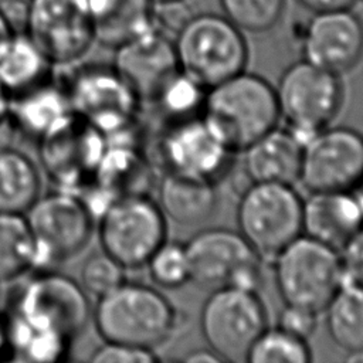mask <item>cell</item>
Returning <instances> with one entry per match:
<instances>
[{"instance_id":"8fae6325","label":"cell","mask_w":363,"mask_h":363,"mask_svg":"<svg viewBox=\"0 0 363 363\" xmlns=\"http://www.w3.org/2000/svg\"><path fill=\"white\" fill-rule=\"evenodd\" d=\"M61 81L72 113L105 136H115L135 121L140 99L113 64H75Z\"/></svg>"},{"instance_id":"f546056e","label":"cell","mask_w":363,"mask_h":363,"mask_svg":"<svg viewBox=\"0 0 363 363\" xmlns=\"http://www.w3.org/2000/svg\"><path fill=\"white\" fill-rule=\"evenodd\" d=\"M221 14L242 33L259 34L272 30L285 13L286 0H218Z\"/></svg>"},{"instance_id":"e0dca14e","label":"cell","mask_w":363,"mask_h":363,"mask_svg":"<svg viewBox=\"0 0 363 363\" xmlns=\"http://www.w3.org/2000/svg\"><path fill=\"white\" fill-rule=\"evenodd\" d=\"M301 47L303 60L343 75L363 57V20L352 7L312 13Z\"/></svg>"},{"instance_id":"d4e9b609","label":"cell","mask_w":363,"mask_h":363,"mask_svg":"<svg viewBox=\"0 0 363 363\" xmlns=\"http://www.w3.org/2000/svg\"><path fill=\"white\" fill-rule=\"evenodd\" d=\"M50 77L52 67L24 31H14L0 45V82L9 95L35 86Z\"/></svg>"},{"instance_id":"4316f807","label":"cell","mask_w":363,"mask_h":363,"mask_svg":"<svg viewBox=\"0 0 363 363\" xmlns=\"http://www.w3.org/2000/svg\"><path fill=\"white\" fill-rule=\"evenodd\" d=\"M325 312L330 339L346 353L363 350V286L343 282Z\"/></svg>"},{"instance_id":"5bb4252c","label":"cell","mask_w":363,"mask_h":363,"mask_svg":"<svg viewBox=\"0 0 363 363\" xmlns=\"http://www.w3.org/2000/svg\"><path fill=\"white\" fill-rule=\"evenodd\" d=\"M37 143L43 172L57 189L74 193L94 180L106 150L105 135L74 113Z\"/></svg>"},{"instance_id":"30bf717a","label":"cell","mask_w":363,"mask_h":363,"mask_svg":"<svg viewBox=\"0 0 363 363\" xmlns=\"http://www.w3.org/2000/svg\"><path fill=\"white\" fill-rule=\"evenodd\" d=\"M267 326L268 311L255 289L216 288L201 306V335L221 362H245L251 346Z\"/></svg>"},{"instance_id":"bcb514c9","label":"cell","mask_w":363,"mask_h":363,"mask_svg":"<svg viewBox=\"0 0 363 363\" xmlns=\"http://www.w3.org/2000/svg\"><path fill=\"white\" fill-rule=\"evenodd\" d=\"M362 1H363V0H362Z\"/></svg>"},{"instance_id":"7402d4cb","label":"cell","mask_w":363,"mask_h":363,"mask_svg":"<svg viewBox=\"0 0 363 363\" xmlns=\"http://www.w3.org/2000/svg\"><path fill=\"white\" fill-rule=\"evenodd\" d=\"M156 201L166 218L179 225H196L211 217L218 194L214 182L166 172Z\"/></svg>"},{"instance_id":"2e32d148","label":"cell","mask_w":363,"mask_h":363,"mask_svg":"<svg viewBox=\"0 0 363 363\" xmlns=\"http://www.w3.org/2000/svg\"><path fill=\"white\" fill-rule=\"evenodd\" d=\"M233 153L201 115L170 122L159 143V155L167 173L214 183L228 169Z\"/></svg>"},{"instance_id":"ac0fdd59","label":"cell","mask_w":363,"mask_h":363,"mask_svg":"<svg viewBox=\"0 0 363 363\" xmlns=\"http://www.w3.org/2000/svg\"><path fill=\"white\" fill-rule=\"evenodd\" d=\"M112 64L140 102H153L180 71L174 41L156 26L115 48Z\"/></svg>"},{"instance_id":"7bdbcfd3","label":"cell","mask_w":363,"mask_h":363,"mask_svg":"<svg viewBox=\"0 0 363 363\" xmlns=\"http://www.w3.org/2000/svg\"><path fill=\"white\" fill-rule=\"evenodd\" d=\"M353 194H354V197L357 200V204H359L362 216H363V182L353 190Z\"/></svg>"},{"instance_id":"ba28073f","label":"cell","mask_w":363,"mask_h":363,"mask_svg":"<svg viewBox=\"0 0 363 363\" xmlns=\"http://www.w3.org/2000/svg\"><path fill=\"white\" fill-rule=\"evenodd\" d=\"M37 250V269L72 259L91 241L95 216L79 194L62 189L40 194L24 213Z\"/></svg>"},{"instance_id":"52a82bcc","label":"cell","mask_w":363,"mask_h":363,"mask_svg":"<svg viewBox=\"0 0 363 363\" xmlns=\"http://www.w3.org/2000/svg\"><path fill=\"white\" fill-rule=\"evenodd\" d=\"M101 250L126 271L143 268L167 240V218L157 201L145 193L116 197L98 216Z\"/></svg>"},{"instance_id":"277c9868","label":"cell","mask_w":363,"mask_h":363,"mask_svg":"<svg viewBox=\"0 0 363 363\" xmlns=\"http://www.w3.org/2000/svg\"><path fill=\"white\" fill-rule=\"evenodd\" d=\"M6 313L74 342L88 326L92 306L78 281L48 268L34 271L17 288Z\"/></svg>"},{"instance_id":"603a6c76","label":"cell","mask_w":363,"mask_h":363,"mask_svg":"<svg viewBox=\"0 0 363 363\" xmlns=\"http://www.w3.org/2000/svg\"><path fill=\"white\" fill-rule=\"evenodd\" d=\"M95 43L118 48L155 27L152 0H86Z\"/></svg>"},{"instance_id":"7c38bea8","label":"cell","mask_w":363,"mask_h":363,"mask_svg":"<svg viewBox=\"0 0 363 363\" xmlns=\"http://www.w3.org/2000/svg\"><path fill=\"white\" fill-rule=\"evenodd\" d=\"M186 251L190 282L201 288L240 286L258 291L264 261L237 230L211 227L196 233Z\"/></svg>"},{"instance_id":"ffe728a7","label":"cell","mask_w":363,"mask_h":363,"mask_svg":"<svg viewBox=\"0 0 363 363\" xmlns=\"http://www.w3.org/2000/svg\"><path fill=\"white\" fill-rule=\"evenodd\" d=\"M363 216L353 191H313L302 203V234L339 250L360 227Z\"/></svg>"},{"instance_id":"f6af8a7d","label":"cell","mask_w":363,"mask_h":363,"mask_svg":"<svg viewBox=\"0 0 363 363\" xmlns=\"http://www.w3.org/2000/svg\"><path fill=\"white\" fill-rule=\"evenodd\" d=\"M153 3H173V1H186V0H152Z\"/></svg>"},{"instance_id":"d6986e66","label":"cell","mask_w":363,"mask_h":363,"mask_svg":"<svg viewBox=\"0 0 363 363\" xmlns=\"http://www.w3.org/2000/svg\"><path fill=\"white\" fill-rule=\"evenodd\" d=\"M71 115L62 81L50 77L35 86L10 95L7 122L21 138L38 142Z\"/></svg>"},{"instance_id":"4dcf8cb0","label":"cell","mask_w":363,"mask_h":363,"mask_svg":"<svg viewBox=\"0 0 363 363\" xmlns=\"http://www.w3.org/2000/svg\"><path fill=\"white\" fill-rule=\"evenodd\" d=\"M207 88L179 71L159 92L156 102L170 122L182 121L201 113Z\"/></svg>"},{"instance_id":"f1b7e54d","label":"cell","mask_w":363,"mask_h":363,"mask_svg":"<svg viewBox=\"0 0 363 363\" xmlns=\"http://www.w3.org/2000/svg\"><path fill=\"white\" fill-rule=\"evenodd\" d=\"M247 363H309L312 350L306 339L298 337L279 326L269 328L251 346Z\"/></svg>"},{"instance_id":"8d00e7d4","label":"cell","mask_w":363,"mask_h":363,"mask_svg":"<svg viewBox=\"0 0 363 363\" xmlns=\"http://www.w3.org/2000/svg\"><path fill=\"white\" fill-rule=\"evenodd\" d=\"M303 9L309 10L311 13L328 11V10H337V9H349L357 0H296Z\"/></svg>"},{"instance_id":"6da1fadb","label":"cell","mask_w":363,"mask_h":363,"mask_svg":"<svg viewBox=\"0 0 363 363\" xmlns=\"http://www.w3.org/2000/svg\"><path fill=\"white\" fill-rule=\"evenodd\" d=\"M91 320L102 340L150 350L167 343L180 326L179 311L157 286L126 279L96 298Z\"/></svg>"},{"instance_id":"9a60e30c","label":"cell","mask_w":363,"mask_h":363,"mask_svg":"<svg viewBox=\"0 0 363 363\" xmlns=\"http://www.w3.org/2000/svg\"><path fill=\"white\" fill-rule=\"evenodd\" d=\"M308 193L353 191L363 182V135L347 126H328L302 149L299 180Z\"/></svg>"},{"instance_id":"60d3db41","label":"cell","mask_w":363,"mask_h":363,"mask_svg":"<svg viewBox=\"0 0 363 363\" xmlns=\"http://www.w3.org/2000/svg\"><path fill=\"white\" fill-rule=\"evenodd\" d=\"M9 102H10V95L0 82V128L7 122Z\"/></svg>"},{"instance_id":"d590c367","label":"cell","mask_w":363,"mask_h":363,"mask_svg":"<svg viewBox=\"0 0 363 363\" xmlns=\"http://www.w3.org/2000/svg\"><path fill=\"white\" fill-rule=\"evenodd\" d=\"M337 251L343 282L363 286V225Z\"/></svg>"},{"instance_id":"1f68e13d","label":"cell","mask_w":363,"mask_h":363,"mask_svg":"<svg viewBox=\"0 0 363 363\" xmlns=\"http://www.w3.org/2000/svg\"><path fill=\"white\" fill-rule=\"evenodd\" d=\"M157 288L177 289L190 282V268L186 244L166 240L145 265Z\"/></svg>"},{"instance_id":"e575fe53","label":"cell","mask_w":363,"mask_h":363,"mask_svg":"<svg viewBox=\"0 0 363 363\" xmlns=\"http://www.w3.org/2000/svg\"><path fill=\"white\" fill-rule=\"evenodd\" d=\"M318 319L319 312L298 305L285 303V306L279 312L277 326L298 337L308 340L318 328Z\"/></svg>"},{"instance_id":"b9f144b4","label":"cell","mask_w":363,"mask_h":363,"mask_svg":"<svg viewBox=\"0 0 363 363\" xmlns=\"http://www.w3.org/2000/svg\"><path fill=\"white\" fill-rule=\"evenodd\" d=\"M346 360L350 362V363H363V350L347 353Z\"/></svg>"},{"instance_id":"9c48e42d","label":"cell","mask_w":363,"mask_h":363,"mask_svg":"<svg viewBox=\"0 0 363 363\" xmlns=\"http://www.w3.org/2000/svg\"><path fill=\"white\" fill-rule=\"evenodd\" d=\"M274 277L285 303L323 312L343 284L339 251L301 234L274 259Z\"/></svg>"},{"instance_id":"ab89813d","label":"cell","mask_w":363,"mask_h":363,"mask_svg":"<svg viewBox=\"0 0 363 363\" xmlns=\"http://www.w3.org/2000/svg\"><path fill=\"white\" fill-rule=\"evenodd\" d=\"M16 31L13 26V20L10 18L9 13L0 7V45Z\"/></svg>"},{"instance_id":"f35d334b","label":"cell","mask_w":363,"mask_h":363,"mask_svg":"<svg viewBox=\"0 0 363 363\" xmlns=\"http://www.w3.org/2000/svg\"><path fill=\"white\" fill-rule=\"evenodd\" d=\"M7 359H11V350H10L7 325L3 313H0V362Z\"/></svg>"},{"instance_id":"836d02e7","label":"cell","mask_w":363,"mask_h":363,"mask_svg":"<svg viewBox=\"0 0 363 363\" xmlns=\"http://www.w3.org/2000/svg\"><path fill=\"white\" fill-rule=\"evenodd\" d=\"M88 360L92 363H155L159 362V356L150 349L102 340L91 352Z\"/></svg>"},{"instance_id":"ee69618b","label":"cell","mask_w":363,"mask_h":363,"mask_svg":"<svg viewBox=\"0 0 363 363\" xmlns=\"http://www.w3.org/2000/svg\"><path fill=\"white\" fill-rule=\"evenodd\" d=\"M3 3H6L7 6H24L27 3V0H1Z\"/></svg>"},{"instance_id":"5b68a950","label":"cell","mask_w":363,"mask_h":363,"mask_svg":"<svg viewBox=\"0 0 363 363\" xmlns=\"http://www.w3.org/2000/svg\"><path fill=\"white\" fill-rule=\"evenodd\" d=\"M302 203L294 184L250 183L238 199L237 231L262 261H272L302 234Z\"/></svg>"},{"instance_id":"4fadbf2b","label":"cell","mask_w":363,"mask_h":363,"mask_svg":"<svg viewBox=\"0 0 363 363\" xmlns=\"http://www.w3.org/2000/svg\"><path fill=\"white\" fill-rule=\"evenodd\" d=\"M24 33L52 68L78 64L95 44L86 0H27Z\"/></svg>"},{"instance_id":"484cf974","label":"cell","mask_w":363,"mask_h":363,"mask_svg":"<svg viewBox=\"0 0 363 363\" xmlns=\"http://www.w3.org/2000/svg\"><path fill=\"white\" fill-rule=\"evenodd\" d=\"M37 269L35 241L24 214L0 211V284Z\"/></svg>"},{"instance_id":"74e56055","label":"cell","mask_w":363,"mask_h":363,"mask_svg":"<svg viewBox=\"0 0 363 363\" xmlns=\"http://www.w3.org/2000/svg\"><path fill=\"white\" fill-rule=\"evenodd\" d=\"M183 360L187 363H220L221 362V359L214 352H211L208 347L193 350V352L187 353L183 357Z\"/></svg>"},{"instance_id":"8992f818","label":"cell","mask_w":363,"mask_h":363,"mask_svg":"<svg viewBox=\"0 0 363 363\" xmlns=\"http://www.w3.org/2000/svg\"><path fill=\"white\" fill-rule=\"evenodd\" d=\"M275 91L281 119L303 145L332 125L345 102L342 75L303 58L282 72Z\"/></svg>"},{"instance_id":"83f0119b","label":"cell","mask_w":363,"mask_h":363,"mask_svg":"<svg viewBox=\"0 0 363 363\" xmlns=\"http://www.w3.org/2000/svg\"><path fill=\"white\" fill-rule=\"evenodd\" d=\"M3 316L7 325L11 359L55 363L68 357L72 340L54 332L33 328L16 316L7 313Z\"/></svg>"},{"instance_id":"7a4b0ae2","label":"cell","mask_w":363,"mask_h":363,"mask_svg":"<svg viewBox=\"0 0 363 363\" xmlns=\"http://www.w3.org/2000/svg\"><path fill=\"white\" fill-rule=\"evenodd\" d=\"M201 118L231 152H242L281 121L275 86L242 71L207 89Z\"/></svg>"},{"instance_id":"d6a6232c","label":"cell","mask_w":363,"mask_h":363,"mask_svg":"<svg viewBox=\"0 0 363 363\" xmlns=\"http://www.w3.org/2000/svg\"><path fill=\"white\" fill-rule=\"evenodd\" d=\"M126 279V269L105 251L91 252L79 268V284L95 298L109 292Z\"/></svg>"},{"instance_id":"44dd1931","label":"cell","mask_w":363,"mask_h":363,"mask_svg":"<svg viewBox=\"0 0 363 363\" xmlns=\"http://www.w3.org/2000/svg\"><path fill=\"white\" fill-rule=\"evenodd\" d=\"M303 143L288 129L274 128L244 152V170L250 183H285L299 180Z\"/></svg>"},{"instance_id":"3957f363","label":"cell","mask_w":363,"mask_h":363,"mask_svg":"<svg viewBox=\"0 0 363 363\" xmlns=\"http://www.w3.org/2000/svg\"><path fill=\"white\" fill-rule=\"evenodd\" d=\"M173 41L180 71L207 89L245 71L250 60L244 33L217 13L191 14Z\"/></svg>"},{"instance_id":"cb8c5ba5","label":"cell","mask_w":363,"mask_h":363,"mask_svg":"<svg viewBox=\"0 0 363 363\" xmlns=\"http://www.w3.org/2000/svg\"><path fill=\"white\" fill-rule=\"evenodd\" d=\"M37 163L23 150L0 146V211L24 214L41 194Z\"/></svg>"}]
</instances>
